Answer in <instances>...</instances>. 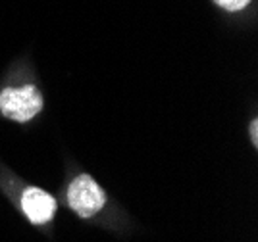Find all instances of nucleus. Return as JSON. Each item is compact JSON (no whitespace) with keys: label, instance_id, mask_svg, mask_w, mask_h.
<instances>
[{"label":"nucleus","instance_id":"7ed1b4c3","mask_svg":"<svg viewBox=\"0 0 258 242\" xmlns=\"http://www.w3.org/2000/svg\"><path fill=\"white\" fill-rule=\"evenodd\" d=\"M22 208L29 221L41 225V223H46L52 219L54 211H56V202H54V198L48 192L31 187V189H27L23 192Z\"/></svg>","mask_w":258,"mask_h":242},{"label":"nucleus","instance_id":"f257e3e1","mask_svg":"<svg viewBox=\"0 0 258 242\" xmlns=\"http://www.w3.org/2000/svg\"><path fill=\"white\" fill-rule=\"evenodd\" d=\"M41 110H43V96L33 85H25L20 89H4L0 93V112L14 121L25 123Z\"/></svg>","mask_w":258,"mask_h":242},{"label":"nucleus","instance_id":"39448f33","mask_svg":"<svg viewBox=\"0 0 258 242\" xmlns=\"http://www.w3.org/2000/svg\"><path fill=\"white\" fill-rule=\"evenodd\" d=\"M256 121H252V123H250V135H252V140H254V142H256Z\"/></svg>","mask_w":258,"mask_h":242},{"label":"nucleus","instance_id":"f03ea898","mask_svg":"<svg viewBox=\"0 0 258 242\" xmlns=\"http://www.w3.org/2000/svg\"><path fill=\"white\" fill-rule=\"evenodd\" d=\"M104 202H106V196H104L102 189L89 175L76 177L74 183L70 185V189H68V204L83 219L93 217L95 213H98L102 210Z\"/></svg>","mask_w":258,"mask_h":242},{"label":"nucleus","instance_id":"20e7f679","mask_svg":"<svg viewBox=\"0 0 258 242\" xmlns=\"http://www.w3.org/2000/svg\"><path fill=\"white\" fill-rule=\"evenodd\" d=\"M216 4H220L222 8H226L229 12H239L247 6L250 0H214Z\"/></svg>","mask_w":258,"mask_h":242}]
</instances>
